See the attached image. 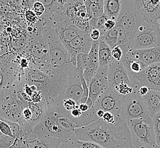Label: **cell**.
<instances>
[{"label": "cell", "instance_id": "6da1fadb", "mask_svg": "<svg viewBox=\"0 0 160 148\" xmlns=\"http://www.w3.org/2000/svg\"><path fill=\"white\" fill-rule=\"evenodd\" d=\"M74 133L80 141L95 142L103 148H134L127 122L121 115L116 116L114 123L101 119Z\"/></svg>", "mask_w": 160, "mask_h": 148}, {"label": "cell", "instance_id": "7a4b0ae2", "mask_svg": "<svg viewBox=\"0 0 160 148\" xmlns=\"http://www.w3.org/2000/svg\"><path fill=\"white\" fill-rule=\"evenodd\" d=\"M41 33L46 38L49 47L51 88L44 99L47 102L64 91L69 81L77 71L62 43L49 31L42 30Z\"/></svg>", "mask_w": 160, "mask_h": 148}, {"label": "cell", "instance_id": "3957f363", "mask_svg": "<svg viewBox=\"0 0 160 148\" xmlns=\"http://www.w3.org/2000/svg\"><path fill=\"white\" fill-rule=\"evenodd\" d=\"M134 148L157 146L153 118L145 117L127 121Z\"/></svg>", "mask_w": 160, "mask_h": 148}, {"label": "cell", "instance_id": "277c9868", "mask_svg": "<svg viewBox=\"0 0 160 148\" xmlns=\"http://www.w3.org/2000/svg\"><path fill=\"white\" fill-rule=\"evenodd\" d=\"M144 22L142 16L138 9L136 0H122V9L117 25L126 31L131 40Z\"/></svg>", "mask_w": 160, "mask_h": 148}, {"label": "cell", "instance_id": "5b68a950", "mask_svg": "<svg viewBox=\"0 0 160 148\" xmlns=\"http://www.w3.org/2000/svg\"><path fill=\"white\" fill-rule=\"evenodd\" d=\"M160 46V28L158 24L144 21L139 26L129 45L132 50L148 49Z\"/></svg>", "mask_w": 160, "mask_h": 148}, {"label": "cell", "instance_id": "8992f818", "mask_svg": "<svg viewBox=\"0 0 160 148\" xmlns=\"http://www.w3.org/2000/svg\"><path fill=\"white\" fill-rule=\"evenodd\" d=\"M34 133L37 137L46 135L52 136L60 139L62 142L67 141L74 133L67 132L62 128L58 118L47 108L46 105L45 114L40 123L34 128Z\"/></svg>", "mask_w": 160, "mask_h": 148}, {"label": "cell", "instance_id": "52a82bcc", "mask_svg": "<svg viewBox=\"0 0 160 148\" xmlns=\"http://www.w3.org/2000/svg\"><path fill=\"white\" fill-rule=\"evenodd\" d=\"M125 99L126 96L120 94L114 87L108 85L92 108L95 111L102 109L105 112H111L114 116H119Z\"/></svg>", "mask_w": 160, "mask_h": 148}, {"label": "cell", "instance_id": "ba28073f", "mask_svg": "<svg viewBox=\"0 0 160 148\" xmlns=\"http://www.w3.org/2000/svg\"><path fill=\"white\" fill-rule=\"evenodd\" d=\"M120 115L127 121L150 117L146 108L143 97L138 92L126 96Z\"/></svg>", "mask_w": 160, "mask_h": 148}, {"label": "cell", "instance_id": "9c48e42d", "mask_svg": "<svg viewBox=\"0 0 160 148\" xmlns=\"http://www.w3.org/2000/svg\"><path fill=\"white\" fill-rule=\"evenodd\" d=\"M63 9L74 25L83 33L90 34L89 17L83 1H67Z\"/></svg>", "mask_w": 160, "mask_h": 148}, {"label": "cell", "instance_id": "30bf717a", "mask_svg": "<svg viewBox=\"0 0 160 148\" xmlns=\"http://www.w3.org/2000/svg\"><path fill=\"white\" fill-rule=\"evenodd\" d=\"M83 94V89L80 78L77 72L71 77L64 91L56 98L49 101H44L48 107L59 106L66 99H73L80 104V100Z\"/></svg>", "mask_w": 160, "mask_h": 148}, {"label": "cell", "instance_id": "8fae6325", "mask_svg": "<svg viewBox=\"0 0 160 148\" xmlns=\"http://www.w3.org/2000/svg\"><path fill=\"white\" fill-rule=\"evenodd\" d=\"M93 40L90 34L82 33L74 40L64 45L75 67L77 66V56L81 54H88L92 49Z\"/></svg>", "mask_w": 160, "mask_h": 148}, {"label": "cell", "instance_id": "7c38bea8", "mask_svg": "<svg viewBox=\"0 0 160 148\" xmlns=\"http://www.w3.org/2000/svg\"><path fill=\"white\" fill-rule=\"evenodd\" d=\"M25 79L28 84L35 87L43 94L45 99L51 88V78L49 75L36 67L32 66L26 69Z\"/></svg>", "mask_w": 160, "mask_h": 148}, {"label": "cell", "instance_id": "4fadbf2b", "mask_svg": "<svg viewBox=\"0 0 160 148\" xmlns=\"http://www.w3.org/2000/svg\"><path fill=\"white\" fill-rule=\"evenodd\" d=\"M132 82V83H138L140 87H147L151 90L160 91V63L148 66Z\"/></svg>", "mask_w": 160, "mask_h": 148}, {"label": "cell", "instance_id": "5bb4252c", "mask_svg": "<svg viewBox=\"0 0 160 148\" xmlns=\"http://www.w3.org/2000/svg\"><path fill=\"white\" fill-rule=\"evenodd\" d=\"M108 86L115 88L121 84L126 83L133 88L128 72L121 61L114 59L110 65L108 70Z\"/></svg>", "mask_w": 160, "mask_h": 148}, {"label": "cell", "instance_id": "9a60e30c", "mask_svg": "<svg viewBox=\"0 0 160 148\" xmlns=\"http://www.w3.org/2000/svg\"><path fill=\"white\" fill-rule=\"evenodd\" d=\"M136 5L144 21L156 24L160 19V0H136Z\"/></svg>", "mask_w": 160, "mask_h": 148}, {"label": "cell", "instance_id": "2e32d148", "mask_svg": "<svg viewBox=\"0 0 160 148\" xmlns=\"http://www.w3.org/2000/svg\"><path fill=\"white\" fill-rule=\"evenodd\" d=\"M108 67H99L96 76L90 84L89 99L92 101L93 105L108 86Z\"/></svg>", "mask_w": 160, "mask_h": 148}, {"label": "cell", "instance_id": "e0dca14e", "mask_svg": "<svg viewBox=\"0 0 160 148\" xmlns=\"http://www.w3.org/2000/svg\"><path fill=\"white\" fill-rule=\"evenodd\" d=\"M99 43L100 40L97 41H93L92 49L88 54V64L83 71V77L88 87L89 86L92 79L96 76L99 67L98 58Z\"/></svg>", "mask_w": 160, "mask_h": 148}, {"label": "cell", "instance_id": "ac0fdd59", "mask_svg": "<svg viewBox=\"0 0 160 148\" xmlns=\"http://www.w3.org/2000/svg\"><path fill=\"white\" fill-rule=\"evenodd\" d=\"M124 54L139 60L147 66L160 63V46L148 49L129 50Z\"/></svg>", "mask_w": 160, "mask_h": 148}, {"label": "cell", "instance_id": "d6986e66", "mask_svg": "<svg viewBox=\"0 0 160 148\" xmlns=\"http://www.w3.org/2000/svg\"><path fill=\"white\" fill-rule=\"evenodd\" d=\"M103 1L104 0L83 1L89 17V24L92 30L96 29L99 19L103 15Z\"/></svg>", "mask_w": 160, "mask_h": 148}, {"label": "cell", "instance_id": "ffe728a7", "mask_svg": "<svg viewBox=\"0 0 160 148\" xmlns=\"http://www.w3.org/2000/svg\"><path fill=\"white\" fill-rule=\"evenodd\" d=\"M62 142L60 139L48 135L26 140L28 148H59Z\"/></svg>", "mask_w": 160, "mask_h": 148}, {"label": "cell", "instance_id": "44dd1931", "mask_svg": "<svg viewBox=\"0 0 160 148\" xmlns=\"http://www.w3.org/2000/svg\"><path fill=\"white\" fill-rule=\"evenodd\" d=\"M121 62L128 72L131 81H132L138 75L144 71L148 66L139 60L132 58L126 54H124Z\"/></svg>", "mask_w": 160, "mask_h": 148}, {"label": "cell", "instance_id": "7402d4cb", "mask_svg": "<svg viewBox=\"0 0 160 148\" xmlns=\"http://www.w3.org/2000/svg\"><path fill=\"white\" fill-rule=\"evenodd\" d=\"M148 114L153 118L160 112V91L150 90L147 95L143 97Z\"/></svg>", "mask_w": 160, "mask_h": 148}, {"label": "cell", "instance_id": "603a6c76", "mask_svg": "<svg viewBox=\"0 0 160 148\" xmlns=\"http://www.w3.org/2000/svg\"><path fill=\"white\" fill-rule=\"evenodd\" d=\"M122 9V0H104L103 15L108 19L117 21Z\"/></svg>", "mask_w": 160, "mask_h": 148}, {"label": "cell", "instance_id": "cb8c5ba5", "mask_svg": "<svg viewBox=\"0 0 160 148\" xmlns=\"http://www.w3.org/2000/svg\"><path fill=\"white\" fill-rule=\"evenodd\" d=\"M98 58L99 67H108L114 60L111 48L101 39L99 46Z\"/></svg>", "mask_w": 160, "mask_h": 148}, {"label": "cell", "instance_id": "d4e9b609", "mask_svg": "<svg viewBox=\"0 0 160 148\" xmlns=\"http://www.w3.org/2000/svg\"><path fill=\"white\" fill-rule=\"evenodd\" d=\"M50 111H51L53 114H55V116L58 118L59 124H60L62 128L67 132H74V130L80 128L78 124L76 122H75L70 117L58 114L57 113H56L51 110H50Z\"/></svg>", "mask_w": 160, "mask_h": 148}, {"label": "cell", "instance_id": "484cf974", "mask_svg": "<svg viewBox=\"0 0 160 148\" xmlns=\"http://www.w3.org/2000/svg\"><path fill=\"white\" fill-rule=\"evenodd\" d=\"M118 33L117 27L115 26L114 29L107 31L101 39L105 41L111 49L112 50L118 46Z\"/></svg>", "mask_w": 160, "mask_h": 148}, {"label": "cell", "instance_id": "4316f807", "mask_svg": "<svg viewBox=\"0 0 160 148\" xmlns=\"http://www.w3.org/2000/svg\"><path fill=\"white\" fill-rule=\"evenodd\" d=\"M153 123L156 144L160 148V112L153 117Z\"/></svg>", "mask_w": 160, "mask_h": 148}, {"label": "cell", "instance_id": "83f0119b", "mask_svg": "<svg viewBox=\"0 0 160 148\" xmlns=\"http://www.w3.org/2000/svg\"><path fill=\"white\" fill-rule=\"evenodd\" d=\"M16 138L0 133V148H9L15 142Z\"/></svg>", "mask_w": 160, "mask_h": 148}, {"label": "cell", "instance_id": "f1b7e54d", "mask_svg": "<svg viewBox=\"0 0 160 148\" xmlns=\"http://www.w3.org/2000/svg\"><path fill=\"white\" fill-rule=\"evenodd\" d=\"M0 130L1 133L5 136L14 137L9 124L2 119L0 121Z\"/></svg>", "mask_w": 160, "mask_h": 148}, {"label": "cell", "instance_id": "f546056e", "mask_svg": "<svg viewBox=\"0 0 160 148\" xmlns=\"http://www.w3.org/2000/svg\"><path fill=\"white\" fill-rule=\"evenodd\" d=\"M63 143L64 148H81L78 144V139H77L74 133Z\"/></svg>", "mask_w": 160, "mask_h": 148}, {"label": "cell", "instance_id": "4dcf8cb0", "mask_svg": "<svg viewBox=\"0 0 160 148\" xmlns=\"http://www.w3.org/2000/svg\"><path fill=\"white\" fill-rule=\"evenodd\" d=\"M32 8L34 12L38 17H42L46 12V8L40 1H35Z\"/></svg>", "mask_w": 160, "mask_h": 148}, {"label": "cell", "instance_id": "1f68e13d", "mask_svg": "<svg viewBox=\"0 0 160 148\" xmlns=\"http://www.w3.org/2000/svg\"><path fill=\"white\" fill-rule=\"evenodd\" d=\"M124 52L123 50L119 46H117L112 50V56L113 58L117 61H121Z\"/></svg>", "mask_w": 160, "mask_h": 148}, {"label": "cell", "instance_id": "d6a6232c", "mask_svg": "<svg viewBox=\"0 0 160 148\" xmlns=\"http://www.w3.org/2000/svg\"><path fill=\"white\" fill-rule=\"evenodd\" d=\"M78 144L81 148H103L101 145L92 141H80L78 140Z\"/></svg>", "mask_w": 160, "mask_h": 148}, {"label": "cell", "instance_id": "836d02e7", "mask_svg": "<svg viewBox=\"0 0 160 148\" xmlns=\"http://www.w3.org/2000/svg\"><path fill=\"white\" fill-rule=\"evenodd\" d=\"M5 120L6 121V122L9 124L10 127L11 128L12 134L14 136V137H16V136H17V135L19 133V132L21 131L22 129L21 126L20 125V124H19L18 123H16V122L10 121L6 120Z\"/></svg>", "mask_w": 160, "mask_h": 148}, {"label": "cell", "instance_id": "e575fe53", "mask_svg": "<svg viewBox=\"0 0 160 148\" xmlns=\"http://www.w3.org/2000/svg\"><path fill=\"white\" fill-rule=\"evenodd\" d=\"M102 119L108 123H114L116 120V116H114L111 112H106Z\"/></svg>", "mask_w": 160, "mask_h": 148}, {"label": "cell", "instance_id": "d590c367", "mask_svg": "<svg viewBox=\"0 0 160 148\" xmlns=\"http://www.w3.org/2000/svg\"><path fill=\"white\" fill-rule=\"evenodd\" d=\"M90 37L93 41L99 40L101 38V32L97 29H92L90 32Z\"/></svg>", "mask_w": 160, "mask_h": 148}, {"label": "cell", "instance_id": "8d00e7d4", "mask_svg": "<svg viewBox=\"0 0 160 148\" xmlns=\"http://www.w3.org/2000/svg\"><path fill=\"white\" fill-rule=\"evenodd\" d=\"M37 15L35 14V13L30 10H28L26 13V17L28 19V21L30 22H34L36 21V18H37Z\"/></svg>", "mask_w": 160, "mask_h": 148}, {"label": "cell", "instance_id": "74e56055", "mask_svg": "<svg viewBox=\"0 0 160 148\" xmlns=\"http://www.w3.org/2000/svg\"><path fill=\"white\" fill-rule=\"evenodd\" d=\"M9 148H28L26 141H18L15 140L14 144Z\"/></svg>", "mask_w": 160, "mask_h": 148}, {"label": "cell", "instance_id": "f35d334b", "mask_svg": "<svg viewBox=\"0 0 160 148\" xmlns=\"http://www.w3.org/2000/svg\"><path fill=\"white\" fill-rule=\"evenodd\" d=\"M117 25V22L112 19H108L105 24V29L107 31H109L111 29H114Z\"/></svg>", "mask_w": 160, "mask_h": 148}, {"label": "cell", "instance_id": "ab89813d", "mask_svg": "<svg viewBox=\"0 0 160 148\" xmlns=\"http://www.w3.org/2000/svg\"><path fill=\"white\" fill-rule=\"evenodd\" d=\"M150 90H151L147 87L142 86L139 88L138 92L139 93V95L142 96V97H144L148 94Z\"/></svg>", "mask_w": 160, "mask_h": 148}, {"label": "cell", "instance_id": "60d3db41", "mask_svg": "<svg viewBox=\"0 0 160 148\" xmlns=\"http://www.w3.org/2000/svg\"><path fill=\"white\" fill-rule=\"evenodd\" d=\"M79 109L82 113H85L89 111L90 108L86 103H82L79 104Z\"/></svg>", "mask_w": 160, "mask_h": 148}, {"label": "cell", "instance_id": "b9f144b4", "mask_svg": "<svg viewBox=\"0 0 160 148\" xmlns=\"http://www.w3.org/2000/svg\"><path fill=\"white\" fill-rule=\"evenodd\" d=\"M97 111V112H96L97 116V117H98L99 119H103V116H104V114H105V111H103L102 109H99V110H97V111Z\"/></svg>", "mask_w": 160, "mask_h": 148}, {"label": "cell", "instance_id": "7bdbcfd3", "mask_svg": "<svg viewBox=\"0 0 160 148\" xmlns=\"http://www.w3.org/2000/svg\"><path fill=\"white\" fill-rule=\"evenodd\" d=\"M157 24H158V25H159V26H160V19L157 22Z\"/></svg>", "mask_w": 160, "mask_h": 148}]
</instances>
